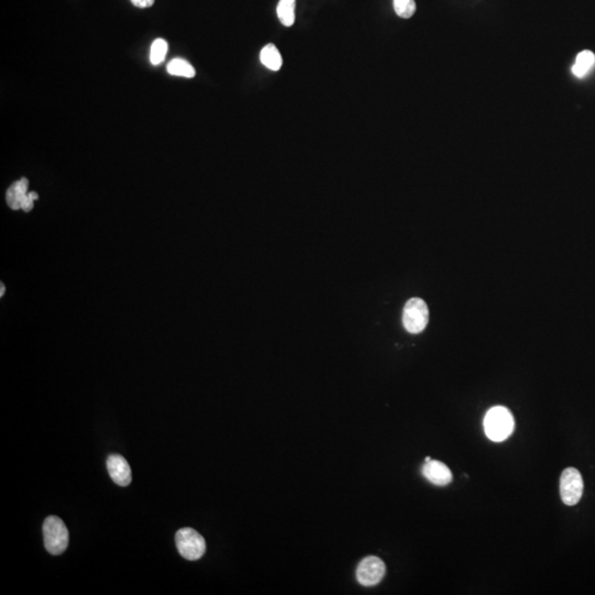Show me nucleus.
<instances>
[{"mask_svg": "<svg viewBox=\"0 0 595 595\" xmlns=\"http://www.w3.org/2000/svg\"><path fill=\"white\" fill-rule=\"evenodd\" d=\"M515 421L507 408L496 406L486 413L484 418V430L488 439L494 442H501L512 436Z\"/></svg>", "mask_w": 595, "mask_h": 595, "instance_id": "f257e3e1", "label": "nucleus"}, {"mask_svg": "<svg viewBox=\"0 0 595 595\" xmlns=\"http://www.w3.org/2000/svg\"><path fill=\"white\" fill-rule=\"evenodd\" d=\"M43 538L46 549L51 555L64 553L69 546V531L61 518L49 516L43 523Z\"/></svg>", "mask_w": 595, "mask_h": 595, "instance_id": "f03ea898", "label": "nucleus"}, {"mask_svg": "<svg viewBox=\"0 0 595 595\" xmlns=\"http://www.w3.org/2000/svg\"><path fill=\"white\" fill-rule=\"evenodd\" d=\"M429 322L428 306L420 298H411L402 312V323L406 330L413 334L422 332Z\"/></svg>", "mask_w": 595, "mask_h": 595, "instance_id": "7ed1b4c3", "label": "nucleus"}, {"mask_svg": "<svg viewBox=\"0 0 595 595\" xmlns=\"http://www.w3.org/2000/svg\"><path fill=\"white\" fill-rule=\"evenodd\" d=\"M175 544L180 555L187 560H198L207 550L203 537L193 528L180 529L175 534Z\"/></svg>", "mask_w": 595, "mask_h": 595, "instance_id": "20e7f679", "label": "nucleus"}, {"mask_svg": "<svg viewBox=\"0 0 595 595\" xmlns=\"http://www.w3.org/2000/svg\"><path fill=\"white\" fill-rule=\"evenodd\" d=\"M583 494V478L574 467H568L560 477V496L564 504L574 506L579 503Z\"/></svg>", "mask_w": 595, "mask_h": 595, "instance_id": "39448f33", "label": "nucleus"}, {"mask_svg": "<svg viewBox=\"0 0 595 595\" xmlns=\"http://www.w3.org/2000/svg\"><path fill=\"white\" fill-rule=\"evenodd\" d=\"M386 574V566L381 559L370 555L359 562L356 570L357 581L364 587H373L383 580Z\"/></svg>", "mask_w": 595, "mask_h": 595, "instance_id": "423d86ee", "label": "nucleus"}, {"mask_svg": "<svg viewBox=\"0 0 595 595\" xmlns=\"http://www.w3.org/2000/svg\"><path fill=\"white\" fill-rule=\"evenodd\" d=\"M107 469L112 480L119 486H128L132 483V469L128 462L119 454H112L107 458Z\"/></svg>", "mask_w": 595, "mask_h": 595, "instance_id": "0eeeda50", "label": "nucleus"}, {"mask_svg": "<svg viewBox=\"0 0 595 595\" xmlns=\"http://www.w3.org/2000/svg\"><path fill=\"white\" fill-rule=\"evenodd\" d=\"M422 474L426 480L438 486H445L452 482V473L445 463L440 461L426 462L422 467Z\"/></svg>", "mask_w": 595, "mask_h": 595, "instance_id": "6e6552de", "label": "nucleus"}, {"mask_svg": "<svg viewBox=\"0 0 595 595\" xmlns=\"http://www.w3.org/2000/svg\"><path fill=\"white\" fill-rule=\"evenodd\" d=\"M595 54L589 50L580 52L576 57V63L572 67V73L576 78H583L594 69Z\"/></svg>", "mask_w": 595, "mask_h": 595, "instance_id": "1a4fd4ad", "label": "nucleus"}, {"mask_svg": "<svg viewBox=\"0 0 595 595\" xmlns=\"http://www.w3.org/2000/svg\"><path fill=\"white\" fill-rule=\"evenodd\" d=\"M260 62L267 69L271 71H279L282 69V58L278 49L275 44H267L260 52Z\"/></svg>", "mask_w": 595, "mask_h": 595, "instance_id": "9d476101", "label": "nucleus"}, {"mask_svg": "<svg viewBox=\"0 0 595 595\" xmlns=\"http://www.w3.org/2000/svg\"><path fill=\"white\" fill-rule=\"evenodd\" d=\"M295 0H279L277 15L284 27H291L295 19Z\"/></svg>", "mask_w": 595, "mask_h": 595, "instance_id": "9b49d317", "label": "nucleus"}, {"mask_svg": "<svg viewBox=\"0 0 595 595\" xmlns=\"http://www.w3.org/2000/svg\"><path fill=\"white\" fill-rule=\"evenodd\" d=\"M166 70L169 74L175 76H183V78H192L196 76V70L194 67L182 59H175L170 62Z\"/></svg>", "mask_w": 595, "mask_h": 595, "instance_id": "f8f14e48", "label": "nucleus"}, {"mask_svg": "<svg viewBox=\"0 0 595 595\" xmlns=\"http://www.w3.org/2000/svg\"><path fill=\"white\" fill-rule=\"evenodd\" d=\"M166 52H168V43L166 40L157 39L153 41L150 50L151 64L160 65L166 59Z\"/></svg>", "mask_w": 595, "mask_h": 595, "instance_id": "ddd939ff", "label": "nucleus"}, {"mask_svg": "<svg viewBox=\"0 0 595 595\" xmlns=\"http://www.w3.org/2000/svg\"><path fill=\"white\" fill-rule=\"evenodd\" d=\"M394 8L397 16L404 18V19H409L416 12V1L415 0H394Z\"/></svg>", "mask_w": 595, "mask_h": 595, "instance_id": "4468645a", "label": "nucleus"}, {"mask_svg": "<svg viewBox=\"0 0 595 595\" xmlns=\"http://www.w3.org/2000/svg\"><path fill=\"white\" fill-rule=\"evenodd\" d=\"M6 198H7V203H8V205L9 207H10V209H15V211H16V209H21V207H20L19 202H18V200H17L16 190H15L14 184H11L10 188H9L8 191H7V196H6Z\"/></svg>", "mask_w": 595, "mask_h": 595, "instance_id": "2eb2a0df", "label": "nucleus"}, {"mask_svg": "<svg viewBox=\"0 0 595 595\" xmlns=\"http://www.w3.org/2000/svg\"><path fill=\"white\" fill-rule=\"evenodd\" d=\"M130 1L138 8H149L155 3V0H130Z\"/></svg>", "mask_w": 595, "mask_h": 595, "instance_id": "dca6fc26", "label": "nucleus"}, {"mask_svg": "<svg viewBox=\"0 0 595 595\" xmlns=\"http://www.w3.org/2000/svg\"><path fill=\"white\" fill-rule=\"evenodd\" d=\"M29 193V192H28ZM21 209H24V212H30L31 209H33V200L31 198H29V196L26 198L24 202L21 204Z\"/></svg>", "mask_w": 595, "mask_h": 595, "instance_id": "f3484780", "label": "nucleus"}, {"mask_svg": "<svg viewBox=\"0 0 595 595\" xmlns=\"http://www.w3.org/2000/svg\"><path fill=\"white\" fill-rule=\"evenodd\" d=\"M28 196H29V198H33V201H35V200H38L39 198V196L37 192H29V193H28Z\"/></svg>", "mask_w": 595, "mask_h": 595, "instance_id": "a211bd4d", "label": "nucleus"}, {"mask_svg": "<svg viewBox=\"0 0 595 595\" xmlns=\"http://www.w3.org/2000/svg\"><path fill=\"white\" fill-rule=\"evenodd\" d=\"M6 288L5 284H1V289H0V297H3V293H5Z\"/></svg>", "mask_w": 595, "mask_h": 595, "instance_id": "6ab92c4d", "label": "nucleus"}, {"mask_svg": "<svg viewBox=\"0 0 595 595\" xmlns=\"http://www.w3.org/2000/svg\"><path fill=\"white\" fill-rule=\"evenodd\" d=\"M429 461H431V458H430V456H426V462H429Z\"/></svg>", "mask_w": 595, "mask_h": 595, "instance_id": "aec40b11", "label": "nucleus"}]
</instances>
